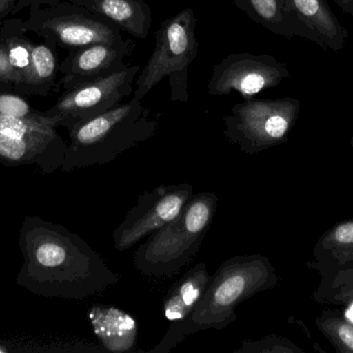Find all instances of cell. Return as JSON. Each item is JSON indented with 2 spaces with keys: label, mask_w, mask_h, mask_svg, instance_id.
I'll list each match as a JSON object with an SVG mask.
<instances>
[{
  "label": "cell",
  "mask_w": 353,
  "mask_h": 353,
  "mask_svg": "<svg viewBox=\"0 0 353 353\" xmlns=\"http://www.w3.org/2000/svg\"><path fill=\"white\" fill-rule=\"evenodd\" d=\"M296 343L277 335H270L256 341L243 342L234 353H304Z\"/></svg>",
  "instance_id": "obj_21"
},
{
  "label": "cell",
  "mask_w": 353,
  "mask_h": 353,
  "mask_svg": "<svg viewBox=\"0 0 353 353\" xmlns=\"http://www.w3.org/2000/svg\"><path fill=\"white\" fill-rule=\"evenodd\" d=\"M159 114L144 107L142 101L125 104L68 128L70 145L64 159L65 171L105 165L157 135Z\"/></svg>",
  "instance_id": "obj_2"
},
{
  "label": "cell",
  "mask_w": 353,
  "mask_h": 353,
  "mask_svg": "<svg viewBox=\"0 0 353 353\" xmlns=\"http://www.w3.org/2000/svg\"><path fill=\"white\" fill-rule=\"evenodd\" d=\"M23 28L62 49L74 50L97 43L122 39V31L84 6L62 1L57 6H31Z\"/></svg>",
  "instance_id": "obj_6"
},
{
  "label": "cell",
  "mask_w": 353,
  "mask_h": 353,
  "mask_svg": "<svg viewBox=\"0 0 353 353\" xmlns=\"http://www.w3.org/2000/svg\"><path fill=\"white\" fill-rule=\"evenodd\" d=\"M312 253L314 259L307 265L317 273L353 263V219L332 226L319 238Z\"/></svg>",
  "instance_id": "obj_17"
},
{
  "label": "cell",
  "mask_w": 353,
  "mask_h": 353,
  "mask_svg": "<svg viewBox=\"0 0 353 353\" xmlns=\"http://www.w3.org/2000/svg\"><path fill=\"white\" fill-rule=\"evenodd\" d=\"M134 47L132 39H122L70 50V54L60 62L59 74L62 77L56 86L68 90L128 68Z\"/></svg>",
  "instance_id": "obj_10"
},
{
  "label": "cell",
  "mask_w": 353,
  "mask_h": 353,
  "mask_svg": "<svg viewBox=\"0 0 353 353\" xmlns=\"http://www.w3.org/2000/svg\"><path fill=\"white\" fill-rule=\"evenodd\" d=\"M303 23L321 41L323 49L338 52L348 39L347 29L342 26L327 0H286Z\"/></svg>",
  "instance_id": "obj_16"
},
{
  "label": "cell",
  "mask_w": 353,
  "mask_h": 353,
  "mask_svg": "<svg viewBox=\"0 0 353 353\" xmlns=\"http://www.w3.org/2000/svg\"><path fill=\"white\" fill-rule=\"evenodd\" d=\"M113 23L122 32L147 39L152 25V10L144 0H68Z\"/></svg>",
  "instance_id": "obj_14"
},
{
  "label": "cell",
  "mask_w": 353,
  "mask_h": 353,
  "mask_svg": "<svg viewBox=\"0 0 353 353\" xmlns=\"http://www.w3.org/2000/svg\"><path fill=\"white\" fill-rule=\"evenodd\" d=\"M321 282L312 294L316 304L325 306L353 305V263L321 271Z\"/></svg>",
  "instance_id": "obj_19"
},
{
  "label": "cell",
  "mask_w": 353,
  "mask_h": 353,
  "mask_svg": "<svg viewBox=\"0 0 353 353\" xmlns=\"http://www.w3.org/2000/svg\"><path fill=\"white\" fill-rule=\"evenodd\" d=\"M140 70L139 66H130L64 90L55 105L43 114L53 120L57 126L68 128L101 115L117 107L134 93L132 84Z\"/></svg>",
  "instance_id": "obj_7"
},
{
  "label": "cell",
  "mask_w": 353,
  "mask_h": 353,
  "mask_svg": "<svg viewBox=\"0 0 353 353\" xmlns=\"http://www.w3.org/2000/svg\"><path fill=\"white\" fill-rule=\"evenodd\" d=\"M300 110L301 102L292 97L236 104L223 118L224 137L243 153L257 155L288 142Z\"/></svg>",
  "instance_id": "obj_5"
},
{
  "label": "cell",
  "mask_w": 353,
  "mask_h": 353,
  "mask_svg": "<svg viewBox=\"0 0 353 353\" xmlns=\"http://www.w3.org/2000/svg\"><path fill=\"white\" fill-rule=\"evenodd\" d=\"M217 194L192 196L180 215L148 236L134 253L136 269L147 277L167 278L180 273L201 249L218 209Z\"/></svg>",
  "instance_id": "obj_3"
},
{
  "label": "cell",
  "mask_w": 353,
  "mask_h": 353,
  "mask_svg": "<svg viewBox=\"0 0 353 353\" xmlns=\"http://www.w3.org/2000/svg\"><path fill=\"white\" fill-rule=\"evenodd\" d=\"M192 196L193 186L189 184H161L141 195L136 205L113 231L116 251L123 252L132 249L173 221Z\"/></svg>",
  "instance_id": "obj_9"
},
{
  "label": "cell",
  "mask_w": 353,
  "mask_h": 353,
  "mask_svg": "<svg viewBox=\"0 0 353 353\" xmlns=\"http://www.w3.org/2000/svg\"><path fill=\"white\" fill-rule=\"evenodd\" d=\"M279 277L268 257L236 255L224 261L210 277L207 289L188 319L149 353L171 352L185 338L207 330H223L236 321V308L259 292L273 289Z\"/></svg>",
  "instance_id": "obj_1"
},
{
  "label": "cell",
  "mask_w": 353,
  "mask_h": 353,
  "mask_svg": "<svg viewBox=\"0 0 353 353\" xmlns=\"http://www.w3.org/2000/svg\"><path fill=\"white\" fill-rule=\"evenodd\" d=\"M210 277L205 263H199L172 286L163 300V315L170 323L167 333L175 332L190 317L207 289Z\"/></svg>",
  "instance_id": "obj_13"
},
{
  "label": "cell",
  "mask_w": 353,
  "mask_h": 353,
  "mask_svg": "<svg viewBox=\"0 0 353 353\" xmlns=\"http://www.w3.org/2000/svg\"><path fill=\"white\" fill-rule=\"evenodd\" d=\"M62 1L64 0H18L14 10H12V16L22 12L26 8H30L31 6H54Z\"/></svg>",
  "instance_id": "obj_23"
},
{
  "label": "cell",
  "mask_w": 353,
  "mask_h": 353,
  "mask_svg": "<svg viewBox=\"0 0 353 353\" xmlns=\"http://www.w3.org/2000/svg\"><path fill=\"white\" fill-rule=\"evenodd\" d=\"M0 114L23 120L41 117V112L34 111L22 95L16 93H0Z\"/></svg>",
  "instance_id": "obj_22"
},
{
  "label": "cell",
  "mask_w": 353,
  "mask_h": 353,
  "mask_svg": "<svg viewBox=\"0 0 353 353\" xmlns=\"http://www.w3.org/2000/svg\"><path fill=\"white\" fill-rule=\"evenodd\" d=\"M88 316L93 332L108 352H132L137 345L138 325L130 313L115 307L95 306Z\"/></svg>",
  "instance_id": "obj_15"
},
{
  "label": "cell",
  "mask_w": 353,
  "mask_h": 353,
  "mask_svg": "<svg viewBox=\"0 0 353 353\" xmlns=\"http://www.w3.org/2000/svg\"><path fill=\"white\" fill-rule=\"evenodd\" d=\"M315 325L336 352L353 353V323L340 311H323L315 319Z\"/></svg>",
  "instance_id": "obj_20"
},
{
  "label": "cell",
  "mask_w": 353,
  "mask_h": 353,
  "mask_svg": "<svg viewBox=\"0 0 353 353\" xmlns=\"http://www.w3.org/2000/svg\"><path fill=\"white\" fill-rule=\"evenodd\" d=\"M57 47L45 43H33L30 72L26 81L14 87V93L21 95L46 97L56 86L59 74Z\"/></svg>",
  "instance_id": "obj_18"
},
{
  "label": "cell",
  "mask_w": 353,
  "mask_h": 353,
  "mask_svg": "<svg viewBox=\"0 0 353 353\" xmlns=\"http://www.w3.org/2000/svg\"><path fill=\"white\" fill-rule=\"evenodd\" d=\"M346 14L350 15L353 18V0H334Z\"/></svg>",
  "instance_id": "obj_25"
},
{
  "label": "cell",
  "mask_w": 353,
  "mask_h": 353,
  "mask_svg": "<svg viewBox=\"0 0 353 353\" xmlns=\"http://www.w3.org/2000/svg\"><path fill=\"white\" fill-rule=\"evenodd\" d=\"M18 0H0V23L12 15Z\"/></svg>",
  "instance_id": "obj_24"
},
{
  "label": "cell",
  "mask_w": 353,
  "mask_h": 353,
  "mask_svg": "<svg viewBox=\"0 0 353 353\" xmlns=\"http://www.w3.org/2000/svg\"><path fill=\"white\" fill-rule=\"evenodd\" d=\"M192 8L165 19L155 32V48L136 81L134 99L142 101L163 79H169L171 101L187 102L188 68L199 52Z\"/></svg>",
  "instance_id": "obj_4"
},
{
  "label": "cell",
  "mask_w": 353,
  "mask_h": 353,
  "mask_svg": "<svg viewBox=\"0 0 353 353\" xmlns=\"http://www.w3.org/2000/svg\"><path fill=\"white\" fill-rule=\"evenodd\" d=\"M350 145H352L353 149V136L352 137V138H350Z\"/></svg>",
  "instance_id": "obj_26"
},
{
  "label": "cell",
  "mask_w": 353,
  "mask_h": 353,
  "mask_svg": "<svg viewBox=\"0 0 353 353\" xmlns=\"http://www.w3.org/2000/svg\"><path fill=\"white\" fill-rule=\"evenodd\" d=\"M286 78H292L288 64L273 56L230 53L214 66L208 93L220 97L238 93L248 101L265 89L278 86Z\"/></svg>",
  "instance_id": "obj_8"
},
{
  "label": "cell",
  "mask_w": 353,
  "mask_h": 353,
  "mask_svg": "<svg viewBox=\"0 0 353 353\" xmlns=\"http://www.w3.org/2000/svg\"><path fill=\"white\" fill-rule=\"evenodd\" d=\"M23 21L6 18L0 23V93H14L30 72L33 41L27 37Z\"/></svg>",
  "instance_id": "obj_11"
},
{
  "label": "cell",
  "mask_w": 353,
  "mask_h": 353,
  "mask_svg": "<svg viewBox=\"0 0 353 353\" xmlns=\"http://www.w3.org/2000/svg\"><path fill=\"white\" fill-rule=\"evenodd\" d=\"M249 19L280 37H303L321 46V41L292 10L286 0H232Z\"/></svg>",
  "instance_id": "obj_12"
}]
</instances>
